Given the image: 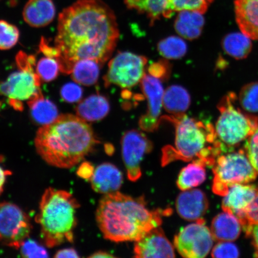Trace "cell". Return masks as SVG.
<instances>
[{
    "label": "cell",
    "instance_id": "cell-39",
    "mask_svg": "<svg viewBox=\"0 0 258 258\" xmlns=\"http://www.w3.org/2000/svg\"><path fill=\"white\" fill-rule=\"evenodd\" d=\"M151 76L157 77L161 81L166 80L170 76V67L165 60H160L151 64L148 69Z\"/></svg>",
    "mask_w": 258,
    "mask_h": 258
},
{
    "label": "cell",
    "instance_id": "cell-34",
    "mask_svg": "<svg viewBox=\"0 0 258 258\" xmlns=\"http://www.w3.org/2000/svg\"><path fill=\"white\" fill-rule=\"evenodd\" d=\"M22 256L25 257H47L48 256L47 251L43 246L37 242L32 240L26 239L21 244L20 247Z\"/></svg>",
    "mask_w": 258,
    "mask_h": 258
},
{
    "label": "cell",
    "instance_id": "cell-1",
    "mask_svg": "<svg viewBox=\"0 0 258 258\" xmlns=\"http://www.w3.org/2000/svg\"><path fill=\"white\" fill-rule=\"evenodd\" d=\"M120 35L112 10L102 0H77L58 18L54 44L62 55L60 72L70 74L76 61L104 64L112 55Z\"/></svg>",
    "mask_w": 258,
    "mask_h": 258
},
{
    "label": "cell",
    "instance_id": "cell-37",
    "mask_svg": "<svg viewBox=\"0 0 258 258\" xmlns=\"http://www.w3.org/2000/svg\"><path fill=\"white\" fill-rule=\"evenodd\" d=\"M82 88L76 83H67L60 90L61 98L67 102H79L82 99Z\"/></svg>",
    "mask_w": 258,
    "mask_h": 258
},
{
    "label": "cell",
    "instance_id": "cell-8",
    "mask_svg": "<svg viewBox=\"0 0 258 258\" xmlns=\"http://www.w3.org/2000/svg\"><path fill=\"white\" fill-rule=\"evenodd\" d=\"M148 60L138 54L122 51L109 61L107 73L104 77L105 86L115 85L129 89L141 82L145 74Z\"/></svg>",
    "mask_w": 258,
    "mask_h": 258
},
{
    "label": "cell",
    "instance_id": "cell-5",
    "mask_svg": "<svg viewBox=\"0 0 258 258\" xmlns=\"http://www.w3.org/2000/svg\"><path fill=\"white\" fill-rule=\"evenodd\" d=\"M80 206L69 192L52 188L45 191L35 221L40 226L41 237L47 247L73 242Z\"/></svg>",
    "mask_w": 258,
    "mask_h": 258
},
{
    "label": "cell",
    "instance_id": "cell-14",
    "mask_svg": "<svg viewBox=\"0 0 258 258\" xmlns=\"http://www.w3.org/2000/svg\"><path fill=\"white\" fill-rule=\"evenodd\" d=\"M135 257H175L174 247L160 227L153 229L134 246Z\"/></svg>",
    "mask_w": 258,
    "mask_h": 258
},
{
    "label": "cell",
    "instance_id": "cell-30",
    "mask_svg": "<svg viewBox=\"0 0 258 258\" xmlns=\"http://www.w3.org/2000/svg\"><path fill=\"white\" fill-rule=\"evenodd\" d=\"M238 101L241 108L250 113L258 112V82H252L243 87Z\"/></svg>",
    "mask_w": 258,
    "mask_h": 258
},
{
    "label": "cell",
    "instance_id": "cell-29",
    "mask_svg": "<svg viewBox=\"0 0 258 258\" xmlns=\"http://www.w3.org/2000/svg\"><path fill=\"white\" fill-rule=\"evenodd\" d=\"M159 53L168 59H178L184 56L188 50L185 41L177 36H170L158 43Z\"/></svg>",
    "mask_w": 258,
    "mask_h": 258
},
{
    "label": "cell",
    "instance_id": "cell-20",
    "mask_svg": "<svg viewBox=\"0 0 258 258\" xmlns=\"http://www.w3.org/2000/svg\"><path fill=\"white\" fill-rule=\"evenodd\" d=\"M242 228L236 216L224 211L213 219L211 231L215 240L234 241L240 236Z\"/></svg>",
    "mask_w": 258,
    "mask_h": 258
},
{
    "label": "cell",
    "instance_id": "cell-15",
    "mask_svg": "<svg viewBox=\"0 0 258 258\" xmlns=\"http://www.w3.org/2000/svg\"><path fill=\"white\" fill-rule=\"evenodd\" d=\"M177 214L187 221L202 219L209 208V201L201 189H188L180 193L176 202Z\"/></svg>",
    "mask_w": 258,
    "mask_h": 258
},
{
    "label": "cell",
    "instance_id": "cell-23",
    "mask_svg": "<svg viewBox=\"0 0 258 258\" xmlns=\"http://www.w3.org/2000/svg\"><path fill=\"white\" fill-rule=\"evenodd\" d=\"M127 8L147 16L151 25L161 18L172 17L168 0H124Z\"/></svg>",
    "mask_w": 258,
    "mask_h": 258
},
{
    "label": "cell",
    "instance_id": "cell-21",
    "mask_svg": "<svg viewBox=\"0 0 258 258\" xmlns=\"http://www.w3.org/2000/svg\"><path fill=\"white\" fill-rule=\"evenodd\" d=\"M203 15L196 11L179 12L174 24L177 33L187 40H192L199 38L205 24Z\"/></svg>",
    "mask_w": 258,
    "mask_h": 258
},
{
    "label": "cell",
    "instance_id": "cell-44",
    "mask_svg": "<svg viewBox=\"0 0 258 258\" xmlns=\"http://www.w3.org/2000/svg\"><path fill=\"white\" fill-rule=\"evenodd\" d=\"M11 174V172L8 170L3 169L0 166V196H1L3 191V186L5 185L6 178L7 176Z\"/></svg>",
    "mask_w": 258,
    "mask_h": 258
},
{
    "label": "cell",
    "instance_id": "cell-42",
    "mask_svg": "<svg viewBox=\"0 0 258 258\" xmlns=\"http://www.w3.org/2000/svg\"><path fill=\"white\" fill-rule=\"evenodd\" d=\"M245 233L247 237L251 238L254 249V256L258 257V224L251 225Z\"/></svg>",
    "mask_w": 258,
    "mask_h": 258
},
{
    "label": "cell",
    "instance_id": "cell-18",
    "mask_svg": "<svg viewBox=\"0 0 258 258\" xmlns=\"http://www.w3.org/2000/svg\"><path fill=\"white\" fill-rule=\"evenodd\" d=\"M90 181L95 192L108 195L118 191L123 181V177L121 171L114 164L105 163L96 167Z\"/></svg>",
    "mask_w": 258,
    "mask_h": 258
},
{
    "label": "cell",
    "instance_id": "cell-36",
    "mask_svg": "<svg viewBox=\"0 0 258 258\" xmlns=\"http://www.w3.org/2000/svg\"><path fill=\"white\" fill-rule=\"evenodd\" d=\"M244 150L258 174V127L245 141Z\"/></svg>",
    "mask_w": 258,
    "mask_h": 258
},
{
    "label": "cell",
    "instance_id": "cell-31",
    "mask_svg": "<svg viewBox=\"0 0 258 258\" xmlns=\"http://www.w3.org/2000/svg\"><path fill=\"white\" fill-rule=\"evenodd\" d=\"M171 15L183 11H196L205 14L209 6L214 0H168Z\"/></svg>",
    "mask_w": 258,
    "mask_h": 258
},
{
    "label": "cell",
    "instance_id": "cell-27",
    "mask_svg": "<svg viewBox=\"0 0 258 258\" xmlns=\"http://www.w3.org/2000/svg\"><path fill=\"white\" fill-rule=\"evenodd\" d=\"M222 47L225 52L235 59H244L252 48L251 39L243 32L229 34L223 38Z\"/></svg>",
    "mask_w": 258,
    "mask_h": 258
},
{
    "label": "cell",
    "instance_id": "cell-13",
    "mask_svg": "<svg viewBox=\"0 0 258 258\" xmlns=\"http://www.w3.org/2000/svg\"><path fill=\"white\" fill-rule=\"evenodd\" d=\"M142 91L147 99L148 109L140 119V127L145 132H153L161 123V108L164 90L161 80L150 74H145L141 82Z\"/></svg>",
    "mask_w": 258,
    "mask_h": 258
},
{
    "label": "cell",
    "instance_id": "cell-35",
    "mask_svg": "<svg viewBox=\"0 0 258 258\" xmlns=\"http://www.w3.org/2000/svg\"><path fill=\"white\" fill-rule=\"evenodd\" d=\"M238 247L231 241H219L212 251V256L219 258H237L239 256Z\"/></svg>",
    "mask_w": 258,
    "mask_h": 258
},
{
    "label": "cell",
    "instance_id": "cell-19",
    "mask_svg": "<svg viewBox=\"0 0 258 258\" xmlns=\"http://www.w3.org/2000/svg\"><path fill=\"white\" fill-rule=\"evenodd\" d=\"M22 15L26 23L31 27H44L55 18V6L51 0H28Z\"/></svg>",
    "mask_w": 258,
    "mask_h": 258
},
{
    "label": "cell",
    "instance_id": "cell-32",
    "mask_svg": "<svg viewBox=\"0 0 258 258\" xmlns=\"http://www.w3.org/2000/svg\"><path fill=\"white\" fill-rule=\"evenodd\" d=\"M60 66L59 62L52 57L41 58L36 64V72L41 82H50L57 78L59 74Z\"/></svg>",
    "mask_w": 258,
    "mask_h": 258
},
{
    "label": "cell",
    "instance_id": "cell-40",
    "mask_svg": "<svg viewBox=\"0 0 258 258\" xmlns=\"http://www.w3.org/2000/svg\"><path fill=\"white\" fill-rule=\"evenodd\" d=\"M40 50L45 56L54 58L57 60L58 62H59L62 58L60 50L56 46L54 47L50 46L44 38H42L41 40Z\"/></svg>",
    "mask_w": 258,
    "mask_h": 258
},
{
    "label": "cell",
    "instance_id": "cell-2",
    "mask_svg": "<svg viewBox=\"0 0 258 258\" xmlns=\"http://www.w3.org/2000/svg\"><path fill=\"white\" fill-rule=\"evenodd\" d=\"M34 143L47 163L70 169L91 153L99 141L86 121L78 115L64 114L38 129Z\"/></svg>",
    "mask_w": 258,
    "mask_h": 258
},
{
    "label": "cell",
    "instance_id": "cell-38",
    "mask_svg": "<svg viewBox=\"0 0 258 258\" xmlns=\"http://www.w3.org/2000/svg\"><path fill=\"white\" fill-rule=\"evenodd\" d=\"M239 220L244 232L247 231L251 225L258 224V196Z\"/></svg>",
    "mask_w": 258,
    "mask_h": 258
},
{
    "label": "cell",
    "instance_id": "cell-3",
    "mask_svg": "<svg viewBox=\"0 0 258 258\" xmlns=\"http://www.w3.org/2000/svg\"><path fill=\"white\" fill-rule=\"evenodd\" d=\"M166 211H150L144 197L134 198L118 191L103 197L96 218L106 239L120 243L137 241L162 224Z\"/></svg>",
    "mask_w": 258,
    "mask_h": 258
},
{
    "label": "cell",
    "instance_id": "cell-25",
    "mask_svg": "<svg viewBox=\"0 0 258 258\" xmlns=\"http://www.w3.org/2000/svg\"><path fill=\"white\" fill-rule=\"evenodd\" d=\"M32 120L37 124H49L59 117L57 106L49 99L40 94L27 102Z\"/></svg>",
    "mask_w": 258,
    "mask_h": 258
},
{
    "label": "cell",
    "instance_id": "cell-12",
    "mask_svg": "<svg viewBox=\"0 0 258 258\" xmlns=\"http://www.w3.org/2000/svg\"><path fill=\"white\" fill-rule=\"evenodd\" d=\"M41 83L34 69H19L0 82V96L8 97L9 101H29L41 94Z\"/></svg>",
    "mask_w": 258,
    "mask_h": 258
},
{
    "label": "cell",
    "instance_id": "cell-45",
    "mask_svg": "<svg viewBox=\"0 0 258 258\" xmlns=\"http://www.w3.org/2000/svg\"><path fill=\"white\" fill-rule=\"evenodd\" d=\"M114 255H112L111 253L106 252L105 251H98L96 252L93 253L89 256V257L93 258H101V257H114Z\"/></svg>",
    "mask_w": 258,
    "mask_h": 258
},
{
    "label": "cell",
    "instance_id": "cell-33",
    "mask_svg": "<svg viewBox=\"0 0 258 258\" xmlns=\"http://www.w3.org/2000/svg\"><path fill=\"white\" fill-rule=\"evenodd\" d=\"M20 37V32L15 25L0 20V50H6L16 46Z\"/></svg>",
    "mask_w": 258,
    "mask_h": 258
},
{
    "label": "cell",
    "instance_id": "cell-9",
    "mask_svg": "<svg viewBox=\"0 0 258 258\" xmlns=\"http://www.w3.org/2000/svg\"><path fill=\"white\" fill-rule=\"evenodd\" d=\"M30 218L17 205L0 203V242L6 246L19 249L31 231Z\"/></svg>",
    "mask_w": 258,
    "mask_h": 258
},
{
    "label": "cell",
    "instance_id": "cell-11",
    "mask_svg": "<svg viewBox=\"0 0 258 258\" xmlns=\"http://www.w3.org/2000/svg\"><path fill=\"white\" fill-rule=\"evenodd\" d=\"M121 143L128 179L137 181L142 176L141 164L144 157L153 150L152 142L143 132L134 129L125 132Z\"/></svg>",
    "mask_w": 258,
    "mask_h": 258
},
{
    "label": "cell",
    "instance_id": "cell-22",
    "mask_svg": "<svg viewBox=\"0 0 258 258\" xmlns=\"http://www.w3.org/2000/svg\"><path fill=\"white\" fill-rule=\"evenodd\" d=\"M110 111L107 98L101 95H93L81 101L77 106V115L86 121H98L104 119Z\"/></svg>",
    "mask_w": 258,
    "mask_h": 258
},
{
    "label": "cell",
    "instance_id": "cell-26",
    "mask_svg": "<svg viewBox=\"0 0 258 258\" xmlns=\"http://www.w3.org/2000/svg\"><path fill=\"white\" fill-rule=\"evenodd\" d=\"M101 63L92 59H82L74 63L72 78L74 82L86 86H91L99 79Z\"/></svg>",
    "mask_w": 258,
    "mask_h": 258
},
{
    "label": "cell",
    "instance_id": "cell-43",
    "mask_svg": "<svg viewBox=\"0 0 258 258\" xmlns=\"http://www.w3.org/2000/svg\"><path fill=\"white\" fill-rule=\"evenodd\" d=\"M79 253L73 248H68L57 251L54 257H79Z\"/></svg>",
    "mask_w": 258,
    "mask_h": 258
},
{
    "label": "cell",
    "instance_id": "cell-10",
    "mask_svg": "<svg viewBox=\"0 0 258 258\" xmlns=\"http://www.w3.org/2000/svg\"><path fill=\"white\" fill-rule=\"evenodd\" d=\"M204 219L186 226L176 235L174 245L182 257L202 258L208 256L214 244L211 231Z\"/></svg>",
    "mask_w": 258,
    "mask_h": 258
},
{
    "label": "cell",
    "instance_id": "cell-24",
    "mask_svg": "<svg viewBox=\"0 0 258 258\" xmlns=\"http://www.w3.org/2000/svg\"><path fill=\"white\" fill-rule=\"evenodd\" d=\"M191 96L186 89L179 85H172L164 90L163 106L172 115L185 114L191 104Z\"/></svg>",
    "mask_w": 258,
    "mask_h": 258
},
{
    "label": "cell",
    "instance_id": "cell-17",
    "mask_svg": "<svg viewBox=\"0 0 258 258\" xmlns=\"http://www.w3.org/2000/svg\"><path fill=\"white\" fill-rule=\"evenodd\" d=\"M234 12L241 32L258 41V0H235Z\"/></svg>",
    "mask_w": 258,
    "mask_h": 258
},
{
    "label": "cell",
    "instance_id": "cell-16",
    "mask_svg": "<svg viewBox=\"0 0 258 258\" xmlns=\"http://www.w3.org/2000/svg\"><path fill=\"white\" fill-rule=\"evenodd\" d=\"M257 196L258 187L256 185L248 183L234 185L229 189L227 195L224 196L222 208L239 219Z\"/></svg>",
    "mask_w": 258,
    "mask_h": 258
},
{
    "label": "cell",
    "instance_id": "cell-7",
    "mask_svg": "<svg viewBox=\"0 0 258 258\" xmlns=\"http://www.w3.org/2000/svg\"><path fill=\"white\" fill-rule=\"evenodd\" d=\"M212 167L214 175L212 190L220 196L227 195L234 185L253 181L257 175L244 150L221 154Z\"/></svg>",
    "mask_w": 258,
    "mask_h": 258
},
{
    "label": "cell",
    "instance_id": "cell-28",
    "mask_svg": "<svg viewBox=\"0 0 258 258\" xmlns=\"http://www.w3.org/2000/svg\"><path fill=\"white\" fill-rule=\"evenodd\" d=\"M206 179L205 166L192 162L180 171L177 179V186L181 191H185L201 185Z\"/></svg>",
    "mask_w": 258,
    "mask_h": 258
},
{
    "label": "cell",
    "instance_id": "cell-41",
    "mask_svg": "<svg viewBox=\"0 0 258 258\" xmlns=\"http://www.w3.org/2000/svg\"><path fill=\"white\" fill-rule=\"evenodd\" d=\"M94 167L89 162H84L77 170V173L79 176L85 179H90L94 173Z\"/></svg>",
    "mask_w": 258,
    "mask_h": 258
},
{
    "label": "cell",
    "instance_id": "cell-4",
    "mask_svg": "<svg viewBox=\"0 0 258 258\" xmlns=\"http://www.w3.org/2000/svg\"><path fill=\"white\" fill-rule=\"evenodd\" d=\"M161 120L170 121L175 127V145H167L162 150L163 166L176 160L213 166L222 154L215 127L210 122L197 120L185 114L164 116Z\"/></svg>",
    "mask_w": 258,
    "mask_h": 258
},
{
    "label": "cell",
    "instance_id": "cell-6",
    "mask_svg": "<svg viewBox=\"0 0 258 258\" xmlns=\"http://www.w3.org/2000/svg\"><path fill=\"white\" fill-rule=\"evenodd\" d=\"M237 96L228 93L218 105L220 114L215 127L222 154L234 151L258 127V117L244 112L235 106Z\"/></svg>",
    "mask_w": 258,
    "mask_h": 258
}]
</instances>
